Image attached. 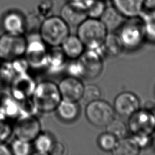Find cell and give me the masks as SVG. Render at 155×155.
Masks as SVG:
<instances>
[{"mask_svg": "<svg viewBox=\"0 0 155 155\" xmlns=\"http://www.w3.org/2000/svg\"><path fill=\"white\" fill-rule=\"evenodd\" d=\"M1 61H2V60L1 59V58H0V64H1Z\"/></svg>", "mask_w": 155, "mask_h": 155, "instance_id": "60d3db41", "label": "cell"}, {"mask_svg": "<svg viewBox=\"0 0 155 155\" xmlns=\"http://www.w3.org/2000/svg\"><path fill=\"white\" fill-rule=\"evenodd\" d=\"M108 31L100 19L87 17L77 27V36L87 49H99Z\"/></svg>", "mask_w": 155, "mask_h": 155, "instance_id": "3957f363", "label": "cell"}, {"mask_svg": "<svg viewBox=\"0 0 155 155\" xmlns=\"http://www.w3.org/2000/svg\"><path fill=\"white\" fill-rule=\"evenodd\" d=\"M101 90L97 85L90 84L84 86L82 99L87 102L101 99Z\"/></svg>", "mask_w": 155, "mask_h": 155, "instance_id": "1f68e13d", "label": "cell"}, {"mask_svg": "<svg viewBox=\"0 0 155 155\" xmlns=\"http://www.w3.org/2000/svg\"><path fill=\"white\" fill-rule=\"evenodd\" d=\"M107 5L103 0H92L86 8L87 17L99 19L104 13Z\"/></svg>", "mask_w": 155, "mask_h": 155, "instance_id": "f546056e", "label": "cell"}, {"mask_svg": "<svg viewBox=\"0 0 155 155\" xmlns=\"http://www.w3.org/2000/svg\"><path fill=\"white\" fill-rule=\"evenodd\" d=\"M104 58L101 48H85L84 53L75 60L80 78L89 80L98 78L104 69Z\"/></svg>", "mask_w": 155, "mask_h": 155, "instance_id": "8992f818", "label": "cell"}, {"mask_svg": "<svg viewBox=\"0 0 155 155\" xmlns=\"http://www.w3.org/2000/svg\"><path fill=\"white\" fill-rule=\"evenodd\" d=\"M153 112H154V115H155V106H154V111H153Z\"/></svg>", "mask_w": 155, "mask_h": 155, "instance_id": "ab89813d", "label": "cell"}, {"mask_svg": "<svg viewBox=\"0 0 155 155\" xmlns=\"http://www.w3.org/2000/svg\"><path fill=\"white\" fill-rule=\"evenodd\" d=\"M25 16L26 33L39 32L41 24L43 20L36 11L28 13Z\"/></svg>", "mask_w": 155, "mask_h": 155, "instance_id": "4dcf8cb0", "label": "cell"}, {"mask_svg": "<svg viewBox=\"0 0 155 155\" xmlns=\"http://www.w3.org/2000/svg\"><path fill=\"white\" fill-rule=\"evenodd\" d=\"M111 5L126 19L139 18L144 10L143 0H110Z\"/></svg>", "mask_w": 155, "mask_h": 155, "instance_id": "2e32d148", "label": "cell"}, {"mask_svg": "<svg viewBox=\"0 0 155 155\" xmlns=\"http://www.w3.org/2000/svg\"><path fill=\"white\" fill-rule=\"evenodd\" d=\"M53 4L51 0H42L37 5L36 12L42 19L52 15Z\"/></svg>", "mask_w": 155, "mask_h": 155, "instance_id": "836d02e7", "label": "cell"}, {"mask_svg": "<svg viewBox=\"0 0 155 155\" xmlns=\"http://www.w3.org/2000/svg\"><path fill=\"white\" fill-rule=\"evenodd\" d=\"M150 145H151V147H152L153 151H155V133L153 135V136L152 137V139H151V140L150 142Z\"/></svg>", "mask_w": 155, "mask_h": 155, "instance_id": "f35d334b", "label": "cell"}, {"mask_svg": "<svg viewBox=\"0 0 155 155\" xmlns=\"http://www.w3.org/2000/svg\"><path fill=\"white\" fill-rule=\"evenodd\" d=\"M62 99L79 102L82 99L85 85L79 78L67 76L58 84Z\"/></svg>", "mask_w": 155, "mask_h": 155, "instance_id": "4fadbf2b", "label": "cell"}, {"mask_svg": "<svg viewBox=\"0 0 155 155\" xmlns=\"http://www.w3.org/2000/svg\"><path fill=\"white\" fill-rule=\"evenodd\" d=\"M27 38V47L24 57L30 68L41 70L46 68L48 53V45L42 40L39 32L29 33Z\"/></svg>", "mask_w": 155, "mask_h": 155, "instance_id": "52a82bcc", "label": "cell"}, {"mask_svg": "<svg viewBox=\"0 0 155 155\" xmlns=\"http://www.w3.org/2000/svg\"><path fill=\"white\" fill-rule=\"evenodd\" d=\"M1 26L5 33L13 35L26 33L25 16L17 10H10L2 16Z\"/></svg>", "mask_w": 155, "mask_h": 155, "instance_id": "5bb4252c", "label": "cell"}, {"mask_svg": "<svg viewBox=\"0 0 155 155\" xmlns=\"http://www.w3.org/2000/svg\"><path fill=\"white\" fill-rule=\"evenodd\" d=\"M0 112L11 120L19 116V102L12 96L9 90H0Z\"/></svg>", "mask_w": 155, "mask_h": 155, "instance_id": "ac0fdd59", "label": "cell"}, {"mask_svg": "<svg viewBox=\"0 0 155 155\" xmlns=\"http://www.w3.org/2000/svg\"><path fill=\"white\" fill-rule=\"evenodd\" d=\"M54 142L53 136L48 132L42 131L33 141L36 154L48 155Z\"/></svg>", "mask_w": 155, "mask_h": 155, "instance_id": "d4e9b609", "label": "cell"}, {"mask_svg": "<svg viewBox=\"0 0 155 155\" xmlns=\"http://www.w3.org/2000/svg\"><path fill=\"white\" fill-rule=\"evenodd\" d=\"M55 111L61 120L65 122H72L79 117L81 109L78 102L62 99Z\"/></svg>", "mask_w": 155, "mask_h": 155, "instance_id": "d6986e66", "label": "cell"}, {"mask_svg": "<svg viewBox=\"0 0 155 155\" xmlns=\"http://www.w3.org/2000/svg\"><path fill=\"white\" fill-rule=\"evenodd\" d=\"M143 26L146 41L155 44V10H145L139 17Z\"/></svg>", "mask_w": 155, "mask_h": 155, "instance_id": "cb8c5ba5", "label": "cell"}, {"mask_svg": "<svg viewBox=\"0 0 155 155\" xmlns=\"http://www.w3.org/2000/svg\"><path fill=\"white\" fill-rule=\"evenodd\" d=\"M60 16L69 27H78L87 18V15L84 8L67 1L61 8Z\"/></svg>", "mask_w": 155, "mask_h": 155, "instance_id": "9a60e30c", "label": "cell"}, {"mask_svg": "<svg viewBox=\"0 0 155 155\" xmlns=\"http://www.w3.org/2000/svg\"><path fill=\"white\" fill-rule=\"evenodd\" d=\"M13 122V134L16 138L32 143L42 131L40 120L36 115L19 116Z\"/></svg>", "mask_w": 155, "mask_h": 155, "instance_id": "30bf717a", "label": "cell"}, {"mask_svg": "<svg viewBox=\"0 0 155 155\" xmlns=\"http://www.w3.org/2000/svg\"><path fill=\"white\" fill-rule=\"evenodd\" d=\"M85 114L87 120L94 127H105L115 118L113 105L107 101L99 99L87 103Z\"/></svg>", "mask_w": 155, "mask_h": 155, "instance_id": "ba28073f", "label": "cell"}, {"mask_svg": "<svg viewBox=\"0 0 155 155\" xmlns=\"http://www.w3.org/2000/svg\"><path fill=\"white\" fill-rule=\"evenodd\" d=\"M113 107L116 114L128 118L140 108V101L136 94L126 91L115 97Z\"/></svg>", "mask_w": 155, "mask_h": 155, "instance_id": "7c38bea8", "label": "cell"}, {"mask_svg": "<svg viewBox=\"0 0 155 155\" xmlns=\"http://www.w3.org/2000/svg\"><path fill=\"white\" fill-rule=\"evenodd\" d=\"M145 10H155V0H143Z\"/></svg>", "mask_w": 155, "mask_h": 155, "instance_id": "74e56055", "label": "cell"}, {"mask_svg": "<svg viewBox=\"0 0 155 155\" xmlns=\"http://www.w3.org/2000/svg\"><path fill=\"white\" fill-rule=\"evenodd\" d=\"M37 82L28 72L16 75L10 82V91L18 101L31 97Z\"/></svg>", "mask_w": 155, "mask_h": 155, "instance_id": "8fae6325", "label": "cell"}, {"mask_svg": "<svg viewBox=\"0 0 155 155\" xmlns=\"http://www.w3.org/2000/svg\"><path fill=\"white\" fill-rule=\"evenodd\" d=\"M39 34L48 47H60L70 34V27L60 16L51 15L42 20Z\"/></svg>", "mask_w": 155, "mask_h": 155, "instance_id": "277c9868", "label": "cell"}, {"mask_svg": "<svg viewBox=\"0 0 155 155\" xmlns=\"http://www.w3.org/2000/svg\"><path fill=\"white\" fill-rule=\"evenodd\" d=\"M141 149L132 136H127L118 139L111 153L114 155H137L140 153Z\"/></svg>", "mask_w": 155, "mask_h": 155, "instance_id": "603a6c76", "label": "cell"}, {"mask_svg": "<svg viewBox=\"0 0 155 155\" xmlns=\"http://www.w3.org/2000/svg\"><path fill=\"white\" fill-rule=\"evenodd\" d=\"M67 59L60 47H50L45 68L51 73H58L66 68Z\"/></svg>", "mask_w": 155, "mask_h": 155, "instance_id": "44dd1931", "label": "cell"}, {"mask_svg": "<svg viewBox=\"0 0 155 155\" xmlns=\"http://www.w3.org/2000/svg\"><path fill=\"white\" fill-rule=\"evenodd\" d=\"M26 47L24 35L4 33L0 36V58L2 61H12L24 56Z\"/></svg>", "mask_w": 155, "mask_h": 155, "instance_id": "9c48e42d", "label": "cell"}, {"mask_svg": "<svg viewBox=\"0 0 155 155\" xmlns=\"http://www.w3.org/2000/svg\"><path fill=\"white\" fill-rule=\"evenodd\" d=\"M106 131L112 134L118 139L127 136L128 128L122 120L114 118L106 127Z\"/></svg>", "mask_w": 155, "mask_h": 155, "instance_id": "4316f807", "label": "cell"}, {"mask_svg": "<svg viewBox=\"0 0 155 155\" xmlns=\"http://www.w3.org/2000/svg\"><path fill=\"white\" fill-rule=\"evenodd\" d=\"M117 35L124 50L128 51L139 49L147 41L143 26L139 18L126 19L118 29Z\"/></svg>", "mask_w": 155, "mask_h": 155, "instance_id": "5b68a950", "label": "cell"}, {"mask_svg": "<svg viewBox=\"0 0 155 155\" xmlns=\"http://www.w3.org/2000/svg\"><path fill=\"white\" fill-rule=\"evenodd\" d=\"M60 47L67 59L76 60L85 51V47L77 36L69 34L62 42Z\"/></svg>", "mask_w": 155, "mask_h": 155, "instance_id": "e0dca14e", "label": "cell"}, {"mask_svg": "<svg viewBox=\"0 0 155 155\" xmlns=\"http://www.w3.org/2000/svg\"><path fill=\"white\" fill-rule=\"evenodd\" d=\"M102 51L104 56L116 57L124 50L117 33L108 32L102 46Z\"/></svg>", "mask_w": 155, "mask_h": 155, "instance_id": "7402d4cb", "label": "cell"}, {"mask_svg": "<svg viewBox=\"0 0 155 155\" xmlns=\"http://www.w3.org/2000/svg\"><path fill=\"white\" fill-rule=\"evenodd\" d=\"M31 142L16 138L10 147L12 154L14 155H28L31 152Z\"/></svg>", "mask_w": 155, "mask_h": 155, "instance_id": "f1b7e54d", "label": "cell"}, {"mask_svg": "<svg viewBox=\"0 0 155 155\" xmlns=\"http://www.w3.org/2000/svg\"><path fill=\"white\" fill-rule=\"evenodd\" d=\"M31 99L38 112L48 113L55 111L62 101L58 84L51 80L38 82Z\"/></svg>", "mask_w": 155, "mask_h": 155, "instance_id": "7a4b0ae2", "label": "cell"}, {"mask_svg": "<svg viewBox=\"0 0 155 155\" xmlns=\"http://www.w3.org/2000/svg\"><path fill=\"white\" fill-rule=\"evenodd\" d=\"M65 153V147L64 146V145L61 142L54 141L50 151L49 154L63 155Z\"/></svg>", "mask_w": 155, "mask_h": 155, "instance_id": "e575fe53", "label": "cell"}, {"mask_svg": "<svg viewBox=\"0 0 155 155\" xmlns=\"http://www.w3.org/2000/svg\"><path fill=\"white\" fill-rule=\"evenodd\" d=\"M128 131L141 148L150 144L155 133V115L148 109L140 108L128 117Z\"/></svg>", "mask_w": 155, "mask_h": 155, "instance_id": "6da1fadb", "label": "cell"}, {"mask_svg": "<svg viewBox=\"0 0 155 155\" xmlns=\"http://www.w3.org/2000/svg\"><path fill=\"white\" fill-rule=\"evenodd\" d=\"M103 1H106V0H103Z\"/></svg>", "mask_w": 155, "mask_h": 155, "instance_id": "b9f144b4", "label": "cell"}, {"mask_svg": "<svg viewBox=\"0 0 155 155\" xmlns=\"http://www.w3.org/2000/svg\"><path fill=\"white\" fill-rule=\"evenodd\" d=\"M12 154L10 147L5 142H0V155H10Z\"/></svg>", "mask_w": 155, "mask_h": 155, "instance_id": "8d00e7d4", "label": "cell"}, {"mask_svg": "<svg viewBox=\"0 0 155 155\" xmlns=\"http://www.w3.org/2000/svg\"><path fill=\"white\" fill-rule=\"evenodd\" d=\"M68 1L73 2L78 5H79L86 10L87 7L90 4V2L92 1V0H68Z\"/></svg>", "mask_w": 155, "mask_h": 155, "instance_id": "d590c367", "label": "cell"}, {"mask_svg": "<svg viewBox=\"0 0 155 155\" xmlns=\"http://www.w3.org/2000/svg\"><path fill=\"white\" fill-rule=\"evenodd\" d=\"M0 112V142H5L13 134V122Z\"/></svg>", "mask_w": 155, "mask_h": 155, "instance_id": "83f0119b", "label": "cell"}, {"mask_svg": "<svg viewBox=\"0 0 155 155\" xmlns=\"http://www.w3.org/2000/svg\"><path fill=\"white\" fill-rule=\"evenodd\" d=\"M118 139L112 134L105 131L99 135L97 143L99 148L103 151L112 153L117 144Z\"/></svg>", "mask_w": 155, "mask_h": 155, "instance_id": "484cf974", "label": "cell"}, {"mask_svg": "<svg viewBox=\"0 0 155 155\" xmlns=\"http://www.w3.org/2000/svg\"><path fill=\"white\" fill-rule=\"evenodd\" d=\"M99 19L108 32H114L118 30L126 19L112 5H107Z\"/></svg>", "mask_w": 155, "mask_h": 155, "instance_id": "ffe728a7", "label": "cell"}, {"mask_svg": "<svg viewBox=\"0 0 155 155\" xmlns=\"http://www.w3.org/2000/svg\"><path fill=\"white\" fill-rule=\"evenodd\" d=\"M19 102V116L36 115L38 111L31 99V97L25 99Z\"/></svg>", "mask_w": 155, "mask_h": 155, "instance_id": "d6a6232c", "label": "cell"}]
</instances>
